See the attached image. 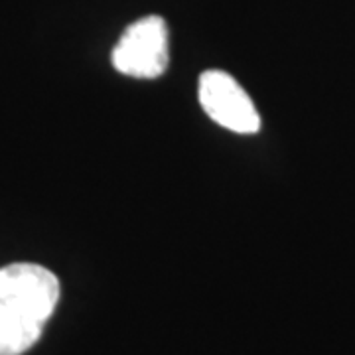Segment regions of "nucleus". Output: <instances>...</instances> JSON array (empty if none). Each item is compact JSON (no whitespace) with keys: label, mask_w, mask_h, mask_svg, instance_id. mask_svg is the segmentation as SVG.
Wrapping results in <instances>:
<instances>
[{"label":"nucleus","mask_w":355,"mask_h":355,"mask_svg":"<svg viewBox=\"0 0 355 355\" xmlns=\"http://www.w3.org/2000/svg\"><path fill=\"white\" fill-rule=\"evenodd\" d=\"M60 302V280L46 266L14 263L0 268V355L34 347Z\"/></svg>","instance_id":"nucleus-1"},{"label":"nucleus","mask_w":355,"mask_h":355,"mask_svg":"<svg viewBox=\"0 0 355 355\" xmlns=\"http://www.w3.org/2000/svg\"><path fill=\"white\" fill-rule=\"evenodd\" d=\"M114 69L135 79H156L170 62V36L164 18L144 16L128 26L114 46Z\"/></svg>","instance_id":"nucleus-2"},{"label":"nucleus","mask_w":355,"mask_h":355,"mask_svg":"<svg viewBox=\"0 0 355 355\" xmlns=\"http://www.w3.org/2000/svg\"><path fill=\"white\" fill-rule=\"evenodd\" d=\"M200 105L207 116L237 135H253L261 128V116L253 99L233 77L209 69L200 77Z\"/></svg>","instance_id":"nucleus-3"}]
</instances>
